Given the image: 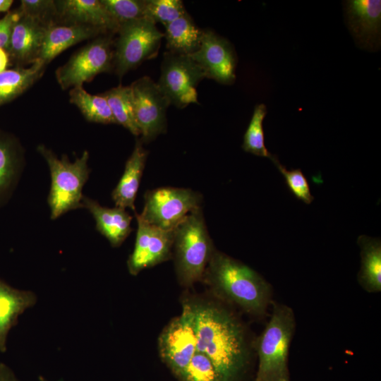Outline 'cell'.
<instances>
[{
	"label": "cell",
	"instance_id": "cell-32",
	"mask_svg": "<svg viewBox=\"0 0 381 381\" xmlns=\"http://www.w3.org/2000/svg\"><path fill=\"white\" fill-rule=\"evenodd\" d=\"M18 9L22 14L37 19L47 25L56 23L57 12L55 1L22 0Z\"/></svg>",
	"mask_w": 381,
	"mask_h": 381
},
{
	"label": "cell",
	"instance_id": "cell-30",
	"mask_svg": "<svg viewBox=\"0 0 381 381\" xmlns=\"http://www.w3.org/2000/svg\"><path fill=\"white\" fill-rule=\"evenodd\" d=\"M179 380L181 381H223L212 361L205 354L198 351Z\"/></svg>",
	"mask_w": 381,
	"mask_h": 381
},
{
	"label": "cell",
	"instance_id": "cell-18",
	"mask_svg": "<svg viewBox=\"0 0 381 381\" xmlns=\"http://www.w3.org/2000/svg\"><path fill=\"white\" fill-rule=\"evenodd\" d=\"M83 205L95 220L97 230L113 247L120 246L132 231V217L126 209L102 206L97 200L83 197Z\"/></svg>",
	"mask_w": 381,
	"mask_h": 381
},
{
	"label": "cell",
	"instance_id": "cell-20",
	"mask_svg": "<svg viewBox=\"0 0 381 381\" xmlns=\"http://www.w3.org/2000/svg\"><path fill=\"white\" fill-rule=\"evenodd\" d=\"M35 302L32 292L14 289L0 279V351H6L7 335L18 316Z\"/></svg>",
	"mask_w": 381,
	"mask_h": 381
},
{
	"label": "cell",
	"instance_id": "cell-15",
	"mask_svg": "<svg viewBox=\"0 0 381 381\" xmlns=\"http://www.w3.org/2000/svg\"><path fill=\"white\" fill-rule=\"evenodd\" d=\"M49 25L21 13L15 23L6 52L19 64H31L38 60Z\"/></svg>",
	"mask_w": 381,
	"mask_h": 381
},
{
	"label": "cell",
	"instance_id": "cell-9",
	"mask_svg": "<svg viewBox=\"0 0 381 381\" xmlns=\"http://www.w3.org/2000/svg\"><path fill=\"white\" fill-rule=\"evenodd\" d=\"M206 78L202 68L189 56L166 52L157 85L171 104L184 108L198 103L196 87Z\"/></svg>",
	"mask_w": 381,
	"mask_h": 381
},
{
	"label": "cell",
	"instance_id": "cell-35",
	"mask_svg": "<svg viewBox=\"0 0 381 381\" xmlns=\"http://www.w3.org/2000/svg\"><path fill=\"white\" fill-rule=\"evenodd\" d=\"M8 54L7 52L2 48H0V73L5 71L8 64Z\"/></svg>",
	"mask_w": 381,
	"mask_h": 381
},
{
	"label": "cell",
	"instance_id": "cell-4",
	"mask_svg": "<svg viewBox=\"0 0 381 381\" xmlns=\"http://www.w3.org/2000/svg\"><path fill=\"white\" fill-rule=\"evenodd\" d=\"M215 248L202 208L188 214L174 229V266L179 284L189 287L202 281Z\"/></svg>",
	"mask_w": 381,
	"mask_h": 381
},
{
	"label": "cell",
	"instance_id": "cell-14",
	"mask_svg": "<svg viewBox=\"0 0 381 381\" xmlns=\"http://www.w3.org/2000/svg\"><path fill=\"white\" fill-rule=\"evenodd\" d=\"M349 28L356 42L369 49L380 44L381 1L350 0L345 1Z\"/></svg>",
	"mask_w": 381,
	"mask_h": 381
},
{
	"label": "cell",
	"instance_id": "cell-25",
	"mask_svg": "<svg viewBox=\"0 0 381 381\" xmlns=\"http://www.w3.org/2000/svg\"><path fill=\"white\" fill-rule=\"evenodd\" d=\"M101 95L107 99L116 123L123 126L135 136L140 135L135 118L131 86L119 85Z\"/></svg>",
	"mask_w": 381,
	"mask_h": 381
},
{
	"label": "cell",
	"instance_id": "cell-34",
	"mask_svg": "<svg viewBox=\"0 0 381 381\" xmlns=\"http://www.w3.org/2000/svg\"><path fill=\"white\" fill-rule=\"evenodd\" d=\"M0 381H18L13 371L4 363H0Z\"/></svg>",
	"mask_w": 381,
	"mask_h": 381
},
{
	"label": "cell",
	"instance_id": "cell-2",
	"mask_svg": "<svg viewBox=\"0 0 381 381\" xmlns=\"http://www.w3.org/2000/svg\"><path fill=\"white\" fill-rule=\"evenodd\" d=\"M202 280L219 298L254 317L266 315L273 302L272 286L260 274L216 249Z\"/></svg>",
	"mask_w": 381,
	"mask_h": 381
},
{
	"label": "cell",
	"instance_id": "cell-23",
	"mask_svg": "<svg viewBox=\"0 0 381 381\" xmlns=\"http://www.w3.org/2000/svg\"><path fill=\"white\" fill-rule=\"evenodd\" d=\"M44 65L37 61L28 68L6 69L0 73V107L25 92L42 75Z\"/></svg>",
	"mask_w": 381,
	"mask_h": 381
},
{
	"label": "cell",
	"instance_id": "cell-6",
	"mask_svg": "<svg viewBox=\"0 0 381 381\" xmlns=\"http://www.w3.org/2000/svg\"><path fill=\"white\" fill-rule=\"evenodd\" d=\"M116 33L114 66L119 78L144 61L155 56L164 37L155 23L146 18L124 23L120 25Z\"/></svg>",
	"mask_w": 381,
	"mask_h": 381
},
{
	"label": "cell",
	"instance_id": "cell-36",
	"mask_svg": "<svg viewBox=\"0 0 381 381\" xmlns=\"http://www.w3.org/2000/svg\"><path fill=\"white\" fill-rule=\"evenodd\" d=\"M13 2V0H0V11H8Z\"/></svg>",
	"mask_w": 381,
	"mask_h": 381
},
{
	"label": "cell",
	"instance_id": "cell-27",
	"mask_svg": "<svg viewBox=\"0 0 381 381\" xmlns=\"http://www.w3.org/2000/svg\"><path fill=\"white\" fill-rule=\"evenodd\" d=\"M267 114V107L264 104L255 106L254 111L243 135L242 148L245 152L256 156L268 157L273 161L276 155L270 153L265 144L263 120Z\"/></svg>",
	"mask_w": 381,
	"mask_h": 381
},
{
	"label": "cell",
	"instance_id": "cell-3",
	"mask_svg": "<svg viewBox=\"0 0 381 381\" xmlns=\"http://www.w3.org/2000/svg\"><path fill=\"white\" fill-rule=\"evenodd\" d=\"M295 327L294 310L273 301L270 320L253 344L258 358L253 381H291L288 358Z\"/></svg>",
	"mask_w": 381,
	"mask_h": 381
},
{
	"label": "cell",
	"instance_id": "cell-24",
	"mask_svg": "<svg viewBox=\"0 0 381 381\" xmlns=\"http://www.w3.org/2000/svg\"><path fill=\"white\" fill-rule=\"evenodd\" d=\"M20 161L19 146L8 135L0 133V203L16 184Z\"/></svg>",
	"mask_w": 381,
	"mask_h": 381
},
{
	"label": "cell",
	"instance_id": "cell-12",
	"mask_svg": "<svg viewBox=\"0 0 381 381\" xmlns=\"http://www.w3.org/2000/svg\"><path fill=\"white\" fill-rule=\"evenodd\" d=\"M138 228L133 252L127 260L129 273L142 270L169 260L172 256L174 230H164L142 219L135 212Z\"/></svg>",
	"mask_w": 381,
	"mask_h": 381
},
{
	"label": "cell",
	"instance_id": "cell-11",
	"mask_svg": "<svg viewBox=\"0 0 381 381\" xmlns=\"http://www.w3.org/2000/svg\"><path fill=\"white\" fill-rule=\"evenodd\" d=\"M130 86L140 140L143 143L151 142L166 132V111L171 103L148 76L136 80Z\"/></svg>",
	"mask_w": 381,
	"mask_h": 381
},
{
	"label": "cell",
	"instance_id": "cell-19",
	"mask_svg": "<svg viewBox=\"0 0 381 381\" xmlns=\"http://www.w3.org/2000/svg\"><path fill=\"white\" fill-rule=\"evenodd\" d=\"M143 144L140 140H136L123 173L111 193L116 207L129 208L135 212V201L148 155Z\"/></svg>",
	"mask_w": 381,
	"mask_h": 381
},
{
	"label": "cell",
	"instance_id": "cell-17",
	"mask_svg": "<svg viewBox=\"0 0 381 381\" xmlns=\"http://www.w3.org/2000/svg\"><path fill=\"white\" fill-rule=\"evenodd\" d=\"M102 34L106 32L90 25L52 23L46 29L37 61L46 66L70 47Z\"/></svg>",
	"mask_w": 381,
	"mask_h": 381
},
{
	"label": "cell",
	"instance_id": "cell-29",
	"mask_svg": "<svg viewBox=\"0 0 381 381\" xmlns=\"http://www.w3.org/2000/svg\"><path fill=\"white\" fill-rule=\"evenodd\" d=\"M116 23L120 25L145 18V0H101Z\"/></svg>",
	"mask_w": 381,
	"mask_h": 381
},
{
	"label": "cell",
	"instance_id": "cell-31",
	"mask_svg": "<svg viewBox=\"0 0 381 381\" xmlns=\"http://www.w3.org/2000/svg\"><path fill=\"white\" fill-rule=\"evenodd\" d=\"M284 176L286 186L292 194L306 204H310L314 198L310 193L309 183L301 169L287 170L275 158L272 161Z\"/></svg>",
	"mask_w": 381,
	"mask_h": 381
},
{
	"label": "cell",
	"instance_id": "cell-26",
	"mask_svg": "<svg viewBox=\"0 0 381 381\" xmlns=\"http://www.w3.org/2000/svg\"><path fill=\"white\" fill-rule=\"evenodd\" d=\"M70 102L75 105L85 119L103 124L116 123L105 97L101 94L91 95L83 86L72 87Z\"/></svg>",
	"mask_w": 381,
	"mask_h": 381
},
{
	"label": "cell",
	"instance_id": "cell-37",
	"mask_svg": "<svg viewBox=\"0 0 381 381\" xmlns=\"http://www.w3.org/2000/svg\"><path fill=\"white\" fill-rule=\"evenodd\" d=\"M40 381H47V380H45V379H44V377H40Z\"/></svg>",
	"mask_w": 381,
	"mask_h": 381
},
{
	"label": "cell",
	"instance_id": "cell-10",
	"mask_svg": "<svg viewBox=\"0 0 381 381\" xmlns=\"http://www.w3.org/2000/svg\"><path fill=\"white\" fill-rule=\"evenodd\" d=\"M181 314L164 328L158 339L162 361L179 379L197 351V339L190 308L186 301Z\"/></svg>",
	"mask_w": 381,
	"mask_h": 381
},
{
	"label": "cell",
	"instance_id": "cell-8",
	"mask_svg": "<svg viewBox=\"0 0 381 381\" xmlns=\"http://www.w3.org/2000/svg\"><path fill=\"white\" fill-rule=\"evenodd\" d=\"M139 217L155 226L174 230L192 211L201 207L202 196L190 188L161 187L147 190Z\"/></svg>",
	"mask_w": 381,
	"mask_h": 381
},
{
	"label": "cell",
	"instance_id": "cell-21",
	"mask_svg": "<svg viewBox=\"0 0 381 381\" xmlns=\"http://www.w3.org/2000/svg\"><path fill=\"white\" fill-rule=\"evenodd\" d=\"M164 28V37L169 52L188 56L199 49L203 30L195 24L187 12Z\"/></svg>",
	"mask_w": 381,
	"mask_h": 381
},
{
	"label": "cell",
	"instance_id": "cell-7",
	"mask_svg": "<svg viewBox=\"0 0 381 381\" xmlns=\"http://www.w3.org/2000/svg\"><path fill=\"white\" fill-rule=\"evenodd\" d=\"M113 33L99 35L73 54L55 73L63 90L91 81L97 75L114 66Z\"/></svg>",
	"mask_w": 381,
	"mask_h": 381
},
{
	"label": "cell",
	"instance_id": "cell-28",
	"mask_svg": "<svg viewBox=\"0 0 381 381\" xmlns=\"http://www.w3.org/2000/svg\"><path fill=\"white\" fill-rule=\"evenodd\" d=\"M186 12L181 0H145V18L164 25Z\"/></svg>",
	"mask_w": 381,
	"mask_h": 381
},
{
	"label": "cell",
	"instance_id": "cell-22",
	"mask_svg": "<svg viewBox=\"0 0 381 381\" xmlns=\"http://www.w3.org/2000/svg\"><path fill=\"white\" fill-rule=\"evenodd\" d=\"M358 244L361 248V269L358 274V281L367 292H380V239L361 235L358 238Z\"/></svg>",
	"mask_w": 381,
	"mask_h": 381
},
{
	"label": "cell",
	"instance_id": "cell-5",
	"mask_svg": "<svg viewBox=\"0 0 381 381\" xmlns=\"http://www.w3.org/2000/svg\"><path fill=\"white\" fill-rule=\"evenodd\" d=\"M37 151L46 160L51 175V187L47 202L51 218L56 219L70 210L83 207V188L89 178V152L71 162L66 155L59 159L44 145L37 147Z\"/></svg>",
	"mask_w": 381,
	"mask_h": 381
},
{
	"label": "cell",
	"instance_id": "cell-33",
	"mask_svg": "<svg viewBox=\"0 0 381 381\" xmlns=\"http://www.w3.org/2000/svg\"><path fill=\"white\" fill-rule=\"evenodd\" d=\"M21 13L19 9L8 12L0 20V48L6 51L15 23L19 19Z\"/></svg>",
	"mask_w": 381,
	"mask_h": 381
},
{
	"label": "cell",
	"instance_id": "cell-16",
	"mask_svg": "<svg viewBox=\"0 0 381 381\" xmlns=\"http://www.w3.org/2000/svg\"><path fill=\"white\" fill-rule=\"evenodd\" d=\"M56 20L64 24L93 26L106 33H116L119 25L109 15L101 0L55 1Z\"/></svg>",
	"mask_w": 381,
	"mask_h": 381
},
{
	"label": "cell",
	"instance_id": "cell-13",
	"mask_svg": "<svg viewBox=\"0 0 381 381\" xmlns=\"http://www.w3.org/2000/svg\"><path fill=\"white\" fill-rule=\"evenodd\" d=\"M188 56L202 68L206 78L224 85L234 83L237 56L226 39L212 30H203L199 49Z\"/></svg>",
	"mask_w": 381,
	"mask_h": 381
},
{
	"label": "cell",
	"instance_id": "cell-1",
	"mask_svg": "<svg viewBox=\"0 0 381 381\" xmlns=\"http://www.w3.org/2000/svg\"><path fill=\"white\" fill-rule=\"evenodd\" d=\"M186 301L193 315L197 351L212 361L223 381H244L250 370L251 345L243 323L222 304Z\"/></svg>",
	"mask_w": 381,
	"mask_h": 381
}]
</instances>
